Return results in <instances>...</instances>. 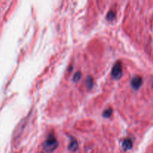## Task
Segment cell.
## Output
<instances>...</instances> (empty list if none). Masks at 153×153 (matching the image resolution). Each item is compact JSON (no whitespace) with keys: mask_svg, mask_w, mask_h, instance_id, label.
Wrapping results in <instances>:
<instances>
[{"mask_svg":"<svg viewBox=\"0 0 153 153\" xmlns=\"http://www.w3.org/2000/svg\"><path fill=\"white\" fill-rule=\"evenodd\" d=\"M123 71H122V64L120 61H118L114 66L113 69L111 71L112 78L114 79H120L122 76Z\"/></svg>","mask_w":153,"mask_h":153,"instance_id":"7a4b0ae2","label":"cell"},{"mask_svg":"<svg viewBox=\"0 0 153 153\" xmlns=\"http://www.w3.org/2000/svg\"><path fill=\"white\" fill-rule=\"evenodd\" d=\"M112 114V109L111 108H108L107 109L106 111H105L104 113H103V116L105 117H111V115Z\"/></svg>","mask_w":153,"mask_h":153,"instance_id":"ba28073f","label":"cell"},{"mask_svg":"<svg viewBox=\"0 0 153 153\" xmlns=\"http://www.w3.org/2000/svg\"><path fill=\"white\" fill-rule=\"evenodd\" d=\"M79 148V145H78V142L76 141V140L73 137L71 138V141H70V144H69L68 149H70L72 152H76V150Z\"/></svg>","mask_w":153,"mask_h":153,"instance_id":"277c9868","label":"cell"},{"mask_svg":"<svg viewBox=\"0 0 153 153\" xmlns=\"http://www.w3.org/2000/svg\"><path fill=\"white\" fill-rule=\"evenodd\" d=\"M142 84H143V79L140 76H135L131 79V85L134 90H138L142 85Z\"/></svg>","mask_w":153,"mask_h":153,"instance_id":"3957f363","label":"cell"},{"mask_svg":"<svg viewBox=\"0 0 153 153\" xmlns=\"http://www.w3.org/2000/svg\"><path fill=\"white\" fill-rule=\"evenodd\" d=\"M58 140H56L55 136L52 135V134H50V135L48 136L46 140L43 143V149H44L46 152L50 153L53 152L54 150H55V149H57V147H58Z\"/></svg>","mask_w":153,"mask_h":153,"instance_id":"6da1fadb","label":"cell"},{"mask_svg":"<svg viewBox=\"0 0 153 153\" xmlns=\"http://www.w3.org/2000/svg\"><path fill=\"white\" fill-rule=\"evenodd\" d=\"M85 85L88 89H91L92 87L94 86V82H93V79L91 77H88L85 81Z\"/></svg>","mask_w":153,"mask_h":153,"instance_id":"8992f818","label":"cell"},{"mask_svg":"<svg viewBox=\"0 0 153 153\" xmlns=\"http://www.w3.org/2000/svg\"><path fill=\"white\" fill-rule=\"evenodd\" d=\"M152 88H153V84H152Z\"/></svg>","mask_w":153,"mask_h":153,"instance_id":"30bf717a","label":"cell"},{"mask_svg":"<svg viewBox=\"0 0 153 153\" xmlns=\"http://www.w3.org/2000/svg\"><path fill=\"white\" fill-rule=\"evenodd\" d=\"M80 79H81V73L80 72H77L76 73H75L74 76H73V82H77L80 80Z\"/></svg>","mask_w":153,"mask_h":153,"instance_id":"52a82bcc","label":"cell"},{"mask_svg":"<svg viewBox=\"0 0 153 153\" xmlns=\"http://www.w3.org/2000/svg\"><path fill=\"white\" fill-rule=\"evenodd\" d=\"M132 147V142L130 139H125L122 143V148L124 150H129Z\"/></svg>","mask_w":153,"mask_h":153,"instance_id":"5b68a950","label":"cell"},{"mask_svg":"<svg viewBox=\"0 0 153 153\" xmlns=\"http://www.w3.org/2000/svg\"><path fill=\"white\" fill-rule=\"evenodd\" d=\"M114 17H115V13H114L113 11H110L108 13L107 19H108V20L112 21L114 19Z\"/></svg>","mask_w":153,"mask_h":153,"instance_id":"9c48e42d","label":"cell"}]
</instances>
